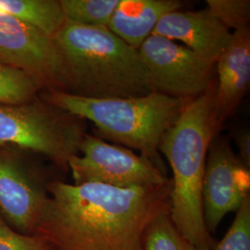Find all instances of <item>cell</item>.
Returning a JSON list of instances; mask_svg holds the SVG:
<instances>
[{"label": "cell", "instance_id": "cell-1", "mask_svg": "<svg viewBox=\"0 0 250 250\" xmlns=\"http://www.w3.org/2000/svg\"><path fill=\"white\" fill-rule=\"evenodd\" d=\"M36 234L52 250H145L152 222L170 212L171 181L159 187L119 188L50 181Z\"/></svg>", "mask_w": 250, "mask_h": 250}, {"label": "cell", "instance_id": "cell-2", "mask_svg": "<svg viewBox=\"0 0 250 250\" xmlns=\"http://www.w3.org/2000/svg\"><path fill=\"white\" fill-rule=\"evenodd\" d=\"M216 79L200 97L188 102L159 146L172 170L170 217L197 250H213L217 242L206 227L202 184L208 146L220 130L214 117Z\"/></svg>", "mask_w": 250, "mask_h": 250}, {"label": "cell", "instance_id": "cell-3", "mask_svg": "<svg viewBox=\"0 0 250 250\" xmlns=\"http://www.w3.org/2000/svg\"><path fill=\"white\" fill-rule=\"evenodd\" d=\"M53 40L62 60L66 93L91 99H127L154 92L138 50L107 27L67 20Z\"/></svg>", "mask_w": 250, "mask_h": 250}, {"label": "cell", "instance_id": "cell-4", "mask_svg": "<svg viewBox=\"0 0 250 250\" xmlns=\"http://www.w3.org/2000/svg\"><path fill=\"white\" fill-rule=\"evenodd\" d=\"M39 97L55 107L96 125L103 140L135 149L167 176L159 146L189 101L158 92L127 99H91L59 90H42Z\"/></svg>", "mask_w": 250, "mask_h": 250}, {"label": "cell", "instance_id": "cell-5", "mask_svg": "<svg viewBox=\"0 0 250 250\" xmlns=\"http://www.w3.org/2000/svg\"><path fill=\"white\" fill-rule=\"evenodd\" d=\"M85 129V120L39 96L23 104L0 105V146L41 154L62 168L80 154Z\"/></svg>", "mask_w": 250, "mask_h": 250}, {"label": "cell", "instance_id": "cell-6", "mask_svg": "<svg viewBox=\"0 0 250 250\" xmlns=\"http://www.w3.org/2000/svg\"><path fill=\"white\" fill-rule=\"evenodd\" d=\"M82 155L69 160L74 185L97 183L119 188L159 187L170 181L151 161L132 149L84 134Z\"/></svg>", "mask_w": 250, "mask_h": 250}, {"label": "cell", "instance_id": "cell-7", "mask_svg": "<svg viewBox=\"0 0 250 250\" xmlns=\"http://www.w3.org/2000/svg\"><path fill=\"white\" fill-rule=\"evenodd\" d=\"M154 92L191 101L200 97L216 79V63L185 45L151 35L138 49Z\"/></svg>", "mask_w": 250, "mask_h": 250}, {"label": "cell", "instance_id": "cell-8", "mask_svg": "<svg viewBox=\"0 0 250 250\" xmlns=\"http://www.w3.org/2000/svg\"><path fill=\"white\" fill-rule=\"evenodd\" d=\"M24 152L0 146V216L15 231L31 235L48 200L50 181Z\"/></svg>", "mask_w": 250, "mask_h": 250}, {"label": "cell", "instance_id": "cell-9", "mask_svg": "<svg viewBox=\"0 0 250 250\" xmlns=\"http://www.w3.org/2000/svg\"><path fill=\"white\" fill-rule=\"evenodd\" d=\"M0 64L28 72L43 90L66 91L62 60L53 37L1 10Z\"/></svg>", "mask_w": 250, "mask_h": 250}, {"label": "cell", "instance_id": "cell-10", "mask_svg": "<svg viewBox=\"0 0 250 250\" xmlns=\"http://www.w3.org/2000/svg\"><path fill=\"white\" fill-rule=\"evenodd\" d=\"M250 196V168L232 150L229 138L218 134L208 146L202 184L206 227L210 234L224 217L237 211Z\"/></svg>", "mask_w": 250, "mask_h": 250}, {"label": "cell", "instance_id": "cell-11", "mask_svg": "<svg viewBox=\"0 0 250 250\" xmlns=\"http://www.w3.org/2000/svg\"><path fill=\"white\" fill-rule=\"evenodd\" d=\"M250 83V28L232 32L229 45L216 62L214 117L218 129L236 112Z\"/></svg>", "mask_w": 250, "mask_h": 250}, {"label": "cell", "instance_id": "cell-12", "mask_svg": "<svg viewBox=\"0 0 250 250\" xmlns=\"http://www.w3.org/2000/svg\"><path fill=\"white\" fill-rule=\"evenodd\" d=\"M152 35L180 41L198 56L216 63L229 45L232 33L206 9L167 13L159 21Z\"/></svg>", "mask_w": 250, "mask_h": 250}, {"label": "cell", "instance_id": "cell-13", "mask_svg": "<svg viewBox=\"0 0 250 250\" xmlns=\"http://www.w3.org/2000/svg\"><path fill=\"white\" fill-rule=\"evenodd\" d=\"M182 6L178 0H120L107 29L138 50L151 36L159 21Z\"/></svg>", "mask_w": 250, "mask_h": 250}, {"label": "cell", "instance_id": "cell-14", "mask_svg": "<svg viewBox=\"0 0 250 250\" xmlns=\"http://www.w3.org/2000/svg\"><path fill=\"white\" fill-rule=\"evenodd\" d=\"M0 10L51 37L67 21L60 0H0Z\"/></svg>", "mask_w": 250, "mask_h": 250}, {"label": "cell", "instance_id": "cell-15", "mask_svg": "<svg viewBox=\"0 0 250 250\" xmlns=\"http://www.w3.org/2000/svg\"><path fill=\"white\" fill-rule=\"evenodd\" d=\"M43 90L40 83L28 72L0 64V105L30 102Z\"/></svg>", "mask_w": 250, "mask_h": 250}, {"label": "cell", "instance_id": "cell-16", "mask_svg": "<svg viewBox=\"0 0 250 250\" xmlns=\"http://www.w3.org/2000/svg\"><path fill=\"white\" fill-rule=\"evenodd\" d=\"M120 0H60L66 20L87 26L107 27Z\"/></svg>", "mask_w": 250, "mask_h": 250}, {"label": "cell", "instance_id": "cell-17", "mask_svg": "<svg viewBox=\"0 0 250 250\" xmlns=\"http://www.w3.org/2000/svg\"><path fill=\"white\" fill-rule=\"evenodd\" d=\"M144 247L145 250H197L177 230L170 212L160 215L149 224L145 232Z\"/></svg>", "mask_w": 250, "mask_h": 250}, {"label": "cell", "instance_id": "cell-18", "mask_svg": "<svg viewBox=\"0 0 250 250\" xmlns=\"http://www.w3.org/2000/svg\"><path fill=\"white\" fill-rule=\"evenodd\" d=\"M207 9L230 31L249 27L250 0H207Z\"/></svg>", "mask_w": 250, "mask_h": 250}, {"label": "cell", "instance_id": "cell-19", "mask_svg": "<svg viewBox=\"0 0 250 250\" xmlns=\"http://www.w3.org/2000/svg\"><path fill=\"white\" fill-rule=\"evenodd\" d=\"M213 250H250V196L237 209L229 230Z\"/></svg>", "mask_w": 250, "mask_h": 250}, {"label": "cell", "instance_id": "cell-20", "mask_svg": "<svg viewBox=\"0 0 250 250\" xmlns=\"http://www.w3.org/2000/svg\"><path fill=\"white\" fill-rule=\"evenodd\" d=\"M0 250H52L38 234H22L12 229L0 216Z\"/></svg>", "mask_w": 250, "mask_h": 250}, {"label": "cell", "instance_id": "cell-21", "mask_svg": "<svg viewBox=\"0 0 250 250\" xmlns=\"http://www.w3.org/2000/svg\"><path fill=\"white\" fill-rule=\"evenodd\" d=\"M238 148V157L250 168V133L249 130L238 132L234 136Z\"/></svg>", "mask_w": 250, "mask_h": 250}]
</instances>
